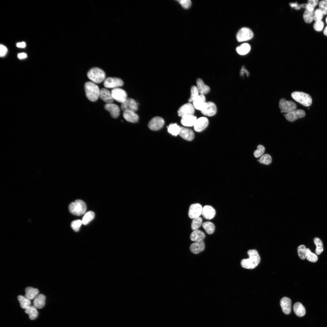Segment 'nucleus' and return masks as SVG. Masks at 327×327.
<instances>
[{"label": "nucleus", "instance_id": "1", "mask_svg": "<svg viewBox=\"0 0 327 327\" xmlns=\"http://www.w3.org/2000/svg\"><path fill=\"white\" fill-rule=\"evenodd\" d=\"M247 254L249 258L242 259L240 263L242 267L246 269H254L258 265L260 261L259 253L256 249H254L249 250Z\"/></svg>", "mask_w": 327, "mask_h": 327}, {"label": "nucleus", "instance_id": "2", "mask_svg": "<svg viewBox=\"0 0 327 327\" xmlns=\"http://www.w3.org/2000/svg\"><path fill=\"white\" fill-rule=\"evenodd\" d=\"M86 95L91 101H95L99 97L100 90L98 86L94 83L88 81L84 84Z\"/></svg>", "mask_w": 327, "mask_h": 327}, {"label": "nucleus", "instance_id": "3", "mask_svg": "<svg viewBox=\"0 0 327 327\" xmlns=\"http://www.w3.org/2000/svg\"><path fill=\"white\" fill-rule=\"evenodd\" d=\"M86 208L85 203L80 200H76L71 203L69 206L70 212L73 215L78 216L84 214Z\"/></svg>", "mask_w": 327, "mask_h": 327}, {"label": "nucleus", "instance_id": "4", "mask_svg": "<svg viewBox=\"0 0 327 327\" xmlns=\"http://www.w3.org/2000/svg\"><path fill=\"white\" fill-rule=\"evenodd\" d=\"M88 78L94 83L98 84L105 80L106 75L104 72L101 69L94 67L91 69L88 72Z\"/></svg>", "mask_w": 327, "mask_h": 327}, {"label": "nucleus", "instance_id": "5", "mask_svg": "<svg viewBox=\"0 0 327 327\" xmlns=\"http://www.w3.org/2000/svg\"><path fill=\"white\" fill-rule=\"evenodd\" d=\"M292 98L304 106L308 107L312 103V99L309 94L302 92L295 91L291 94Z\"/></svg>", "mask_w": 327, "mask_h": 327}, {"label": "nucleus", "instance_id": "6", "mask_svg": "<svg viewBox=\"0 0 327 327\" xmlns=\"http://www.w3.org/2000/svg\"><path fill=\"white\" fill-rule=\"evenodd\" d=\"M253 34L249 28L243 27L241 28L238 32L236 38L239 42L247 41L251 39L253 37Z\"/></svg>", "mask_w": 327, "mask_h": 327}, {"label": "nucleus", "instance_id": "7", "mask_svg": "<svg viewBox=\"0 0 327 327\" xmlns=\"http://www.w3.org/2000/svg\"><path fill=\"white\" fill-rule=\"evenodd\" d=\"M279 107L281 111L284 113H288L295 110L297 108L296 104L294 102L282 98L279 103Z\"/></svg>", "mask_w": 327, "mask_h": 327}, {"label": "nucleus", "instance_id": "8", "mask_svg": "<svg viewBox=\"0 0 327 327\" xmlns=\"http://www.w3.org/2000/svg\"><path fill=\"white\" fill-rule=\"evenodd\" d=\"M111 92L113 99L118 102L122 103L127 98V93L121 88H114L111 91Z\"/></svg>", "mask_w": 327, "mask_h": 327}, {"label": "nucleus", "instance_id": "9", "mask_svg": "<svg viewBox=\"0 0 327 327\" xmlns=\"http://www.w3.org/2000/svg\"><path fill=\"white\" fill-rule=\"evenodd\" d=\"M200 111L201 113L205 116H212L216 114L217 107L213 102L209 101L206 102Z\"/></svg>", "mask_w": 327, "mask_h": 327}, {"label": "nucleus", "instance_id": "10", "mask_svg": "<svg viewBox=\"0 0 327 327\" xmlns=\"http://www.w3.org/2000/svg\"><path fill=\"white\" fill-rule=\"evenodd\" d=\"M123 84V81L119 78L108 77L104 80V85L106 88H115L122 86Z\"/></svg>", "mask_w": 327, "mask_h": 327}, {"label": "nucleus", "instance_id": "11", "mask_svg": "<svg viewBox=\"0 0 327 327\" xmlns=\"http://www.w3.org/2000/svg\"><path fill=\"white\" fill-rule=\"evenodd\" d=\"M202 206L199 203L192 204L189 208L188 213L189 217L192 219L200 217L202 214Z\"/></svg>", "mask_w": 327, "mask_h": 327}, {"label": "nucleus", "instance_id": "12", "mask_svg": "<svg viewBox=\"0 0 327 327\" xmlns=\"http://www.w3.org/2000/svg\"><path fill=\"white\" fill-rule=\"evenodd\" d=\"M195 108L193 104L190 103H187L181 106L178 111L179 116L181 117L188 115H193L195 112Z\"/></svg>", "mask_w": 327, "mask_h": 327}, {"label": "nucleus", "instance_id": "13", "mask_svg": "<svg viewBox=\"0 0 327 327\" xmlns=\"http://www.w3.org/2000/svg\"><path fill=\"white\" fill-rule=\"evenodd\" d=\"M121 108L123 111H130L135 112L138 109V105L134 99L127 98L124 102L121 103Z\"/></svg>", "mask_w": 327, "mask_h": 327}, {"label": "nucleus", "instance_id": "14", "mask_svg": "<svg viewBox=\"0 0 327 327\" xmlns=\"http://www.w3.org/2000/svg\"><path fill=\"white\" fill-rule=\"evenodd\" d=\"M305 115L304 111L301 109L295 110L287 113L285 115L286 119L290 122H293L299 118L303 117Z\"/></svg>", "mask_w": 327, "mask_h": 327}, {"label": "nucleus", "instance_id": "15", "mask_svg": "<svg viewBox=\"0 0 327 327\" xmlns=\"http://www.w3.org/2000/svg\"><path fill=\"white\" fill-rule=\"evenodd\" d=\"M164 123V121L163 118L159 117H156L150 121L148 126L150 130H156L161 129L163 126Z\"/></svg>", "mask_w": 327, "mask_h": 327}, {"label": "nucleus", "instance_id": "16", "mask_svg": "<svg viewBox=\"0 0 327 327\" xmlns=\"http://www.w3.org/2000/svg\"><path fill=\"white\" fill-rule=\"evenodd\" d=\"M208 123V120L206 117H200L197 119L193 126L194 130L197 132H201L206 127Z\"/></svg>", "mask_w": 327, "mask_h": 327}, {"label": "nucleus", "instance_id": "17", "mask_svg": "<svg viewBox=\"0 0 327 327\" xmlns=\"http://www.w3.org/2000/svg\"><path fill=\"white\" fill-rule=\"evenodd\" d=\"M104 107L106 110L110 113L111 116L113 118L117 117L120 113V109L116 104H106Z\"/></svg>", "mask_w": 327, "mask_h": 327}, {"label": "nucleus", "instance_id": "18", "mask_svg": "<svg viewBox=\"0 0 327 327\" xmlns=\"http://www.w3.org/2000/svg\"><path fill=\"white\" fill-rule=\"evenodd\" d=\"M280 303L284 313L286 315L289 314L291 310V300L289 298L284 297L281 299Z\"/></svg>", "mask_w": 327, "mask_h": 327}, {"label": "nucleus", "instance_id": "19", "mask_svg": "<svg viewBox=\"0 0 327 327\" xmlns=\"http://www.w3.org/2000/svg\"><path fill=\"white\" fill-rule=\"evenodd\" d=\"M205 244L203 240L195 242L190 246L191 252L195 254H197L203 251L205 249Z\"/></svg>", "mask_w": 327, "mask_h": 327}, {"label": "nucleus", "instance_id": "20", "mask_svg": "<svg viewBox=\"0 0 327 327\" xmlns=\"http://www.w3.org/2000/svg\"><path fill=\"white\" fill-rule=\"evenodd\" d=\"M202 214L205 218L210 220L215 216L216 210L212 206L206 205L203 208Z\"/></svg>", "mask_w": 327, "mask_h": 327}, {"label": "nucleus", "instance_id": "21", "mask_svg": "<svg viewBox=\"0 0 327 327\" xmlns=\"http://www.w3.org/2000/svg\"><path fill=\"white\" fill-rule=\"evenodd\" d=\"M179 135L183 139L188 141L192 140L194 137V133L192 130L181 127Z\"/></svg>", "mask_w": 327, "mask_h": 327}, {"label": "nucleus", "instance_id": "22", "mask_svg": "<svg viewBox=\"0 0 327 327\" xmlns=\"http://www.w3.org/2000/svg\"><path fill=\"white\" fill-rule=\"evenodd\" d=\"M99 97L107 104L112 103L114 101L111 92L105 88H103L100 90Z\"/></svg>", "mask_w": 327, "mask_h": 327}, {"label": "nucleus", "instance_id": "23", "mask_svg": "<svg viewBox=\"0 0 327 327\" xmlns=\"http://www.w3.org/2000/svg\"><path fill=\"white\" fill-rule=\"evenodd\" d=\"M197 119L196 117L193 115H188L182 117L180 122L184 126L191 127L194 126Z\"/></svg>", "mask_w": 327, "mask_h": 327}, {"label": "nucleus", "instance_id": "24", "mask_svg": "<svg viewBox=\"0 0 327 327\" xmlns=\"http://www.w3.org/2000/svg\"><path fill=\"white\" fill-rule=\"evenodd\" d=\"M123 116L127 121L132 123L137 122L139 119L138 115L134 111H124Z\"/></svg>", "mask_w": 327, "mask_h": 327}, {"label": "nucleus", "instance_id": "25", "mask_svg": "<svg viewBox=\"0 0 327 327\" xmlns=\"http://www.w3.org/2000/svg\"><path fill=\"white\" fill-rule=\"evenodd\" d=\"M197 87L199 92L201 94H205L209 92L210 89L207 85L205 84L202 79L198 78L197 80Z\"/></svg>", "mask_w": 327, "mask_h": 327}, {"label": "nucleus", "instance_id": "26", "mask_svg": "<svg viewBox=\"0 0 327 327\" xmlns=\"http://www.w3.org/2000/svg\"><path fill=\"white\" fill-rule=\"evenodd\" d=\"M206 103L204 95L200 94L193 101V104L195 108L200 111Z\"/></svg>", "mask_w": 327, "mask_h": 327}, {"label": "nucleus", "instance_id": "27", "mask_svg": "<svg viewBox=\"0 0 327 327\" xmlns=\"http://www.w3.org/2000/svg\"><path fill=\"white\" fill-rule=\"evenodd\" d=\"M45 299L46 297L44 295L42 294H38L34 299L33 306L37 309L42 308L45 304Z\"/></svg>", "mask_w": 327, "mask_h": 327}, {"label": "nucleus", "instance_id": "28", "mask_svg": "<svg viewBox=\"0 0 327 327\" xmlns=\"http://www.w3.org/2000/svg\"><path fill=\"white\" fill-rule=\"evenodd\" d=\"M205 237L204 233L202 231L198 230H193L190 236L191 240L195 242L203 240Z\"/></svg>", "mask_w": 327, "mask_h": 327}, {"label": "nucleus", "instance_id": "29", "mask_svg": "<svg viewBox=\"0 0 327 327\" xmlns=\"http://www.w3.org/2000/svg\"><path fill=\"white\" fill-rule=\"evenodd\" d=\"M294 311L298 316L302 317L306 314V309L299 302H296L293 306Z\"/></svg>", "mask_w": 327, "mask_h": 327}, {"label": "nucleus", "instance_id": "30", "mask_svg": "<svg viewBox=\"0 0 327 327\" xmlns=\"http://www.w3.org/2000/svg\"><path fill=\"white\" fill-rule=\"evenodd\" d=\"M25 296L29 299H34L38 294L39 291L36 288L31 287H28L25 289Z\"/></svg>", "mask_w": 327, "mask_h": 327}, {"label": "nucleus", "instance_id": "31", "mask_svg": "<svg viewBox=\"0 0 327 327\" xmlns=\"http://www.w3.org/2000/svg\"><path fill=\"white\" fill-rule=\"evenodd\" d=\"M25 312L28 315L30 319L32 320L36 319L38 314L37 308L33 306H31L25 309Z\"/></svg>", "mask_w": 327, "mask_h": 327}, {"label": "nucleus", "instance_id": "32", "mask_svg": "<svg viewBox=\"0 0 327 327\" xmlns=\"http://www.w3.org/2000/svg\"><path fill=\"white\" fill-rule=\"evenodd\" d=\"M250 49V46L248 43H243L236 48L237 53L241 55H245L248 53Z\"/></svg>", "mask_w": 327, "mask_h": 327}, {"label": "nucleus", "instance_id": "33", "mask_svg": "<svg viewBox=\"0 0 327 327\" xmlns=\"http://www.w3.org/2000/svg\"><path fill=\"white\" fill-rule=\"evenodd\" d=\"M181 130V127L176 123L170 124L167 127L168 132L172 135L177 136L179 134Z\"/></svg>", "mask_w": 327, "mask_h": 327}, {"label": "nucleus", "instance_id": "34", "mask_svg": "<svg viewBox=\"0 0 327 327\" xmlns=\"http://www.w3.org/2000/svg\"><path fill=\"white\" fill-rule=\"evenodd\" d=\"M18 299L22 308L25 309L31 306V301L30 300L25 296L19 295L18 296Z\"/></svg>", "mask_w": 327, "mask_h": 327}, {"label": "nucleus", "instance_id": "35", "mask_svg": "<svg viewBox=\"0 0 327 327\" xmlns=\"http://www.w3.org/2000/svg\"><path fill=\"white\" fill-rule=\"evenodd\" d=\"M202 226L206 233L209 234H212L214 231L215 226L214 224L211 222H205L203 223Z\"/></svg>", "mask_w": 327, "mask_h": 327}, {"label": "nucleus", "instance_id": "36", "mask_svg": "<svg viewBox=\"0 0 327 327\" xmlns=\"http://www.w3.org/2000/svg\"><path fill=\"white\" fill-rule=\"evenodd\" d=\"M94 213L92 211H89L86 213L83 216L82 221L84 225H86L91 221L94 217Z\"/></svg>", "mask_w": 327, "mask_h": 327}, {"label": "nucleus", "instance_id": "37", "mask_svg": "<svg viewBox=\"0 0 327 327\" xmlns=\"http://www.w3.org/2000/svg\"><path fill=\"white\" fill-rule=\"evenodd\" d=\"M193 219L191 224L192 229L193 230V231L198 230V229L201 226L202 224V218L200 217H199L194 218Z\"/></svg>", "mask_w": 327, "mask_h": 327}, {"label": "nucleus", "instance_id": "38", "mask_svg": "<svg viewBox=\"0 0 327 327\" xmlns=\"http://www.w3.org/2000/svg\"><path fill=\"white\" fill-rule=\"evenodd\" d=\"M314 241L316 246L315 253L317 255L320 254L323 250V245L322 241L318 238L315 237Z\"/></svg>", "mask_w": 327, "mask_h": 327}, {"label": "nucleus", "instance_id": "39", "mask_svg": "<svg viewBox=\"0 0 327 327\" xmlns=\"http://www.w3.org/2000/svg\"><path fill=\"white\" fill-rule=\"evenodd\" d=\"M314 11L310 12L306 10L303 15L305 21L307 23H311L314 20Z\"/></svg>", "mask_w": 327, "mask_h": 327}, {"label": "nucleus", "instance_id": "40", "mask_svg": "<svg viewBox=\"0 0 327 327\" xmlns=\"http://www.w3.org/2000/svg\"><path fill=\"white\" fill-rule=\"evenodd\" d=\"M258 161L261 164L267 165L271 163L272 158L270 155L268 154H265L263 155Z\"/></svg>", "mask_w": 327, "mask_h": 327}, {"label": "nucleus", "instance_id": "41", "mask_svg": "<svg viewBox=\"0 0 327 327\" xmlns=\"http://www.w3.org/2000/svg\"><path fill=\"white\" fill-rule=\"evenodd\" d=\"M190 93V97L188 100V101L190 102H193L199 95V92L197 86H193L191 87Z\"/></svg>", "mask_w": 327, "mask_h": 327}, {"label": "nucleus", "instance_id": "42", "mask_svg": "<svg viewBox=\"0 0 327 327\" xmlns=\"http://www.w3.org/2000/svg\"><path fill=\"white\" fill-rule=\"evenodd\" d=\"M298 253L299 258L302 259L306 258V248L303 245L299 246L297 249Z\"/></svg>", "mask_w": 327, "mask_h": 327}, {"label": "nucleus", "instance_id": "43", "mask_svg": "<svg viewBox=\"0 0 327 327\" xmlns=\"http://www.w3.org/2000/svg\"><path fill=\"white\" fill-rule=\"evenodd\" d=\"M306 258L308 260L312 262H315L318 259L317 256L315 254L311 252L308 248L306 249Z\"/></svg>", "mask_w": 327, "mask_h": 327}, {"label": "nucleus", "instance_id": "44", "mask_svg": "<svg viewBox=\"0 0 327 327\" xmlns=\"http://www.w3.org/2000/svg\"><path fill=\"white\" fill-rule=\"evenodd\" d=\"M257 150L254 152V155L256 158H258L263 155L265 150V148L262 145H259L257 147Z\"/></svg>", "mask_w": 327, "mask_h": 327}, {"label": "nucleus", "instance_id": "45", "mask_svg": "<svg viewBox=\"0 0 327 327\" xmlns=\"http://www.w3.org/2000/svg\"><path fill=\"white\" fill-rule=\"evenodd\" d=\"M82 223L81 220H74L71 223V227L74 231L77 232L79 231Z\"/></svg>", "mask_w": 327, "mask_h": 327}, {"label": "nucleus", "instance_id": "46", "mask_svg": "<svg viewBox=\"0 0 327 327\" xmlns=\"http://www.w3.org/2000/svg\"><path fill=\"white\" fill-rule=\"evenodd\" d=\"M319 9L323 15L327 14V1L326 0L321 1L319 4Z\"/></svg>", "mask_w": 327, "mask_h": 327}, {"label": "nucleus", "instance_id": "47", "mask_svg": "<svg viewBox=\"0 0 327 327\" xmlns=\"http://www.w3.org/2000/svg\"><path fill=\"white\" fill-rule=\"evenodd\" d=\"M323 15L322 12L319 8L317 9L314 11V20L315 21L322 20Z\"/></svg>", "mask_w": 327, "mask_h": 327}, {"label": "nucleus", "instance_id": "48", "mask_svg": "<svg viewBox=\"0 0 327 327\" xmlns=\"http://www.w3.org/2000/svg\"><path fill=\"white\" fill-rule=\"evenodd\" d=\"M324 23L322 21H315L313 26L314 30L317 31H322L324 27Z\"/></svg>", "mask_w": 327, "mask_h": 327}, {"label": "nucleus", "instance_id": "49", "mask_svg": "<svg viewBox=\"0 0 327 327\" xmlns=\"http://www.w3.org/2000/svg\"><path fill=\"white\" fill-rule=\"evenodd\" d=\"M177 1L185 9L189 8L191 5V2L190 0H180Z\"/></svg>", "mask_w": 327, "mask_h": 327}, {"label": "nucleus", "instance_id": "50", "mask_svg": "<svg viewBox=\"0 0 327 327\" xmlns=\"http://www.w3.org/2000/svg\"><path fill=\"white\" fill-rule=\"evenodd\" d=\"M0 57H3L7 53L8 50L7 49L5 46L1 44L0 45Z\"/></svg>", "mask_w": 327, "mask_h": 327}, {"label": "nucleus", "instance_id": "51", "mask_svg": "<svg viewBox=\"0 0 327 327\" xmlns=\"http://www.w3.org/2000/svg\"><path fill=\"white\" fill-rule=\"evenodd\" d=\"M318 1L317 0H309L308 1L307 3L315 8L318 4Z\"/></svg>", "mask_w": 327, "mask_h": 327}, {"label": "nucleus", "instance_id": "52", "mask_svg": "<svg viewBox=\"0 0 327 327\" xmlns=\"http://www.w3.org/2000/svg\"><path fill=\"white\" fill-rule=\"evenodd\" d=\"M290 5L291 7L294 8L298 10L300 8V5H299L297 3H291Z\"/></svg>", "mask_w": 327, "mask_h": 327}, {"label": "nucleus", "instance_id": "53", "mask_svg": "<svg viewBox=\"0 0 327 327\" xmlns=\"http://www.w3.org/2000/svg\"><path fill=\"white\" fill-rule=\"evenodd\" d=\"M18 58L20 59H24L27 57V55L24 53H19L18 55Z\"/></svg>", "mask_w": 327, "mask_h": 327}, {"label": "nucleus", "instance_id": "54", "mask_svg": "<svg viewBox=\"0 0 327 327\" xmlns=\"http://www.w3.org/2000/svg\"><path fill=\"white\" fill-rule=\"evenodd\" d=\"M16 46L18 48H24L26 46V44L24 42H19L16 44Z\"/></svg>", "mask_w": 327, "mask_h": 327}, {"label": "nucleus", "instance_id": "55", "mask_svg": "<svg viewBox=\"0 0 327 327\" xmlns=\"http://www.w3.org/2000/svg\"><path fill=\"white\" fill-rule=\"evenodd\" d=\"M323 33L325 35L327 36V26L325 28L323 31Z\"/></svg>", "mask_w": 327, "mask_h": 327}, {"label": "nucleus", "instance_id": "56", "mask_svg": "<svg viewBox=\"0 0 327 327\" xmlns=\"http://www.w3.org/2000/svg\"><path fill=\"white\" fill-rule=\"evenodd\" d=\"M326 23H327V18H326Z\"/></svg>", "mask_w": 327, "mask_h": 327}, {"label": "nucleus", "instance_id": "57", "mask_svg": "<svg viewBox=\"0 0 327 327\" xmlns=\"http://www.w3.org/2000/svg\"><path fill=\"white\" fill-rule=\"evenodd\" d=\"M326 1H327V0H326Z\"/></svg>", "mask_w": 327, "mask_h": 327}]
</instances>
